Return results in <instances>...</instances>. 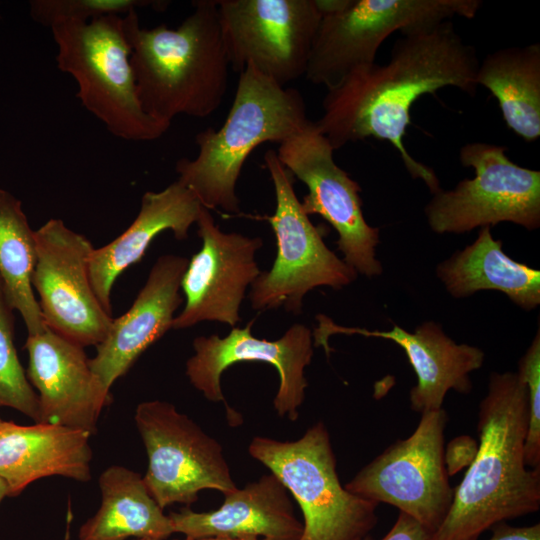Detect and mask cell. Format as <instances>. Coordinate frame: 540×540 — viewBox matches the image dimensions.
<instances>
[{
    "label": "cell",
    "mask_w": 540,
    "mask_h": 540,
    "mask_svg": "<svg viewBox=\"0 0 540 540\" xmlns=\"http://www.w3.org/2000/svg\"><path fill=\"white\" fill-rule=\"evenodd\" d=\"M32 287L48 329L82 347L106 338L113 316L95 295L89 276V239L52 218L35 230Z\"/></svg>",
    "instance_id": "obj_14"
},
{
    "label": "cell",
    "mask_w": 540,
    "mask_h": 540,
    "mask_svg": "<svg viewBox=\"0 0 540 540\" xmlns=\"http://www.w3.org/2000/svg\"><path fill=\"white\" fill-rule=\"evenodd\" d=\"M6 496H8L7 487L5 483L2 481V479L0 478V503Z\"/></svg>",
    "instance_id": "obj_33"
},
{
    "label": "cell",
    "mask_w": 540,
    "mask_h": 540,
    "mask_svg": "<svg viewBox=\"0 0 540 540\" xmlns=\"http://www.w3.org/2000/svg\"><path fill=\"white\" fill-rule=\"evenodd\" d=\"M310 120L301 93L286 88L248 65L239 73L233 104L219 130L197 133L194 159L181 158L178 181L191 190L206 209L240 212L236 184L251 152L265 142L281 143Z\"/></svg>",
    "instance_id": "obj_4"
},
{
    "label": "cell",
    "mask_w": 540,
    "mask_h": 540,
    "mask_svg": "<svg viewBox=\"0 0 540 540\" xmlns=\"http://www.w3.org/2000/svg\"><path fill=\"white\" fill-rule=\"evenodd\" d=\"M90 434L63 425L0 423V478L8 496L19 495L44 477L62 476L80 482L91 478Z\"/></svg>",
    "instance_id": "obj_22"
},
{
    "label": "cell",
    "mask_w": 540,
    "mask_h": 540,
    "mask_svg": "<svg viewBox=\"0 0 540 540\" xmlns=\"http://www.w3.org/2000/svg\"><path fill=\"white\" fill-rule=\"evenodd\" d=\"M248 452L282 482L298 503L303 513L299 540H360L377 524L378 504L341 485L323 422L315 423L295 441L256 436Z\"/></svg>",
    "instance_id": "obj_6"
},
{
    "label": "cell",
    "mask_w": 540,
    "mask_h": 540,
    "mask_svg": "<svg viewBox=\"0 0 540 540\" xmlns=\"http://www.w3.org/2000/svg\"><path fill=\"white\" fill-rule=\"evenodd\" d=\"M525 382L529 394V421L524 445L525 464L540 467V331L518 362L516 371Z\"/></svg>",
    "instance_id": "obj_29"
},
{
    "label": "cell",
    "mask_w": 540,
    "mask_h": 540,
    "mask_svg": "<svg viewBox=\"0 0 540 540\" xmlns=\"http://www.w3.org/2000/svg\"><path fill=\"white\" fill-rule=\"evenodd\" d=\"M401 34L385 64L359 68L327 89L315 124L334 150L368 137L389 142L412 178L435 194L442 189L435 172L414 159L403 142L412 105L444 87L473 96L480 60L451 20Z\"/></svg>",
    "instance_id": "obj_1"
},
{
    "label": "cell",
    "mask_w": 540,
    "mask_h": 540,
    "mask_svg": "<svg viewBox=\"0 0 540 540\" xmlns=\"http://www.w3.org/2000/svg\"><path fill=\"white\" fill-rule=\"evenodd\" d=\"M196 224L202 247L192 256L182 277L185 305L174 317L172 329L203 321L234 327L241 321L239 311L246 290L261 273L255 255L263 240L221 231L205 207Z\"/></svg>",
    "instance_id": "obj_16"
},
{
    "label": "cell",
    "mask_w": 540,
    "mask_h": 540,
    "mask_svg": "<svg viewBox=\"0 0 540 540\" xmlns=\"http://www.w3.org/2000/svg\"><path fill=\"white\" fill-rule=\"evenodd\" d=\"M264 161L276 197L275 212L266 219L275 234L277 254L272 268L261 271L252 283L249 298L257 311L283 307L300 314L309 291L320 286L340 289L351 284L357 272L326 246L322 230L302 210L293 175L276 151H266Z\"/></svg>",
    "instance_id": "obj_8"
},
{
    "label": "cell",
    "mask_w": 540,
    "mask_h": 540,
    "mask_svg": "<svg viewBox=\"0 0 540 540\" xmlns=\"http://www.w3.org/2000/svg\"><path fill=\"white\" fill-rule=\"evenodd\" d=\"M134 540H160V539H154V538H140V539H134Z\"/></svg>",
    "instance_id": "obj_34"
},
{
    "label": "cell",
    "mask_w": 540,
    "mask_h": 540,
    "mask_svg": "<svg viewBox=\"0 0 540 540\" xmlns=\"http://www.w3.org/2000/svg\"><path fill=\"white\" fill-rule=\"evenodd\" d=\"M202 207L194 193L178 180L161 191H147L130 226L110 243L93 249L89 261L90 281L109 314L112 315L111 291L117 278L141 261L161 232L169 230L177 240L187 239Z\"/></svg>",
    "instance_id": "obj_21"
},
{
    "label": "cell",
    "mask_w": 540,
    "mask_h": 540,
    "mask_svg": "<svg viewBox=\"0 0 540 540\" xmlns=\"http://www.w3.org/2000/svg\"><path fill=\"white\" fill-rule=\"evenodd\" d=\"M447 419L443 408L422 413L409 437L387 447L345 489L377 504L397 507L432 534L446 517L454 494L445 467Z\"/></svg>",
    "instance_id": "obj_10"
},
{
    "label": "cell",
    "mask_w": 540,
    "mask_h": 540,
    "mask_svg": "<svg viewBox=\"0 0 540 540\" xmlns=\"http://www.w3.org/2000/svg\"><path fill=\"white\" fill-rule=\"evenodd\" d=\"M172 540H265V539H260V538H227V537H202V538L184 537L182 539H172Z\"/></svg>",
    "instance_id": "obj_32"
},
{
    "label": "cell",
    "mask_w": 540,
    "mask_h": 540,
    "mask_svg": "<svg viewBox=\"0 0 540 540\" xmlns=\"http://www.w3.org/2000/svg\"><path fill=\"white\" fill-rule=\"evenodd\" d=\"M35 260V230L29 225L21 201L0 188V278L28 335L47 329L31 283Z\"/></svg>",
    "instance_id": "obj_26"
},
{
    "label": "cell",
    "mask_w": 540,
    "mask_h": 540,
    "mask_svg": "<svg viewBox=\"0 0 540 540\" xmlns=\"http://www.w3.org/2000/svg\"><path fill=\"white\" fill-rule=\"evenodd\" d=\"M134 419L148 458L143 481L163 510L190 507L201 490L224 495L237 488L220 443L173 404L144 401Z\"/></svg>",
    "instance_id": "obj_11"
},
{
    "label": "cell",
    "mask_w": 540,
    "mask_h": 540,
    "mask_svg": "<svg viewBox=\"0 0 540 540\" xmlns=\"http://www.w3.org/2000/svg\"><path fill=\"white\" fill-rule=\"evenodd\" d=\"M360 540H372V538L368 535V536H366V537H364V538H362Z\"/></svg>",
    "instance_id": "obj_35"
},
{
    "label": "cell",
    "mask_w": 540,
    "mask_h": 540,
    "mask_svg": "<svg viewBox=\"0 0 540 540\" xmlns=\"http://www.w3.org/2000/svg\"><path fill=\"white\" fill-rule=\"evenodd\" d=\"M3 420L0 418V423L2 422Z\"/></svg>",
    "instance_id": "obj_36"
},
{
    "label": "cell",
    "mask_w": 540,
    "mask_h": 540,
    "mask_svg": "<svg viewBox=\"0 0 540 540\" xmlns=\"http://www.w3.org/2000/svg\"><path fill=\"white\" fill-rule=\"evenodd\" d=\"M101 504L79 529V540H165L171 521L150 495L143 477L123 466L105 469L98 480Z\"/></svg>",
    "instance_id": "obj_24"
},
{
    "label": "cell",
    "mask_w": 540,
    "mask_h": 540,
    "mask_svg": "<svg viewBox=\"0 0 540 540\" xmlns=\"http://www.w3.org/2000/svg\"><path fill=\"white\" fill-rule=\"evenodd\" d=\"M430 535L418 521L399 512L396 522L381 540H429Z\"/></svg>",
    "instance_id": "obj_30"
},
{
    "label": "cell",
    "mask_w": 540,
    "mask_h": 540,
    "mask_svg": "<svg viewBox=\"0 0 540 540\" xmlns=\"http://www.w3.org/2000/svg\"><path fill=\"white\" fill-rule=\"evenodd\" d=\"M165 1L151 0H31V18L48 28L64 22H89L104 16L126 15L141 7L164 8Z\"/></svg>",
    "instance_id": "obj_28"
},
{
    "label": "cell",
    "mask_w": 540,
    "mask_h": 540,
    "mask_svg": "<svg viewBox=\"0 0 540 540\" xmlns=\"http://www.w3.org/2000/svg\"><path fill=\"white\" fill-rule=\"evenodd\" d=\"M58 69L78 85L82 106L107 131L127 141H153L170 123L148 115L139 101L123 16L64 22L51 28Z\"/></svg>",
    "instance_id": "obj_5"
},
{
    "label": "cell",
    "mask_w": 540,
    "mask_h": 540,
    "mask_svg": "<svg viewBox=\"0 0 540 540\" xmlns=\"http://www.w3.org/2000/svg\"><path fill=\"white\" fill-rule=\"evenodd\" d=\"M476 83L497 99L505 124L523 140L540 137V44L508 47L487 54Z\"/></svg>",
    "instance_id": "obj_25"
},
{
    "label": "cell",
    "mask_w": 540,
    "mask_h": 540,
    "mask_svg": "<svg viewBox=\"0 0 540 540\" xmlns=\"http://www.w3.org/2000/svg\"><path fill=\"white\" fill-rule=\"evenodd\" d=\"M317 320L319 327L314 333V345H322L327 354L330 352L327 340L332 334L378 337L399 345L417 377V383L409 393L410 405L421 414L442 409L449 390L470 393L469 375L482 367L485 358L480 348L456 343L433 321H426L409 332L397 325L390 330L343 327L322 315L317 316Z\"/></svg>",
    "instance_id": "obj_18"
},
{
    "label": "cell",
    "mask_w": 540,
    "mask_h": 540,
    "mask_svg": "<svg viewBox=\"0 0 540 540\" xmlns=\"http://www.w3.org/2000/svg\"><path fill=\"white\" fill-rule=\"evenodd\" d=\"M27 378L38 393L41 422L92 435L112 396L93 372L84 347L50 329L28 335Z\"/></svg>",
    "instance_id": "obj_17"
},
{
    "label": "cell",
    "mask_w": 540,
    "mask_h": 540,
    "mask_svg": "<svg viewBox=\"0 0 540 540\" xmlns=\"http://www.w3.org/2000/svg\"><path fill=\"white\" fill-rule=\"evenodd\" d=\"M14 321V308L0 278V407L15 409L41 423L38 395L17 355Z\"/></svg>",
    "instance_id": "obj_27"
},
{
    "label": "cell",
    "mask_w": 540,
    "mask_h": 540,
    "mask_svg": "<svg viewBox=\"0 0 540 540\" xmlns=\"http://www.w3.org/2000/svg\"><path fill=\"white\" fill-rule=\"evenodd\" d=\"M253 322L244 328L233 327L223 338L216 334L196 337L194 354L186 362V376L207 400L225 403L221 376L228 367L245 361L270 364L280 378L274 409L278 416L296 421L308 386L305 368L314 353L312 333L297 323L277 340L259 339L251 333Z\"/></svg>",
    "instance_id": "obj_15"
},
{
    "label": "cell",
    "mask_w": 540,
    "mask_h": 540,
    "mask_svg": "<svg viewBox=\"0 0 540 540\" xmlns=\"http://www.w3.org/2000/svg\"><path fill=\"white\" fill-rule=\"evenodd\" d=\"M491 227L480 228L475 241L438 264L437 277L447 292L464 298L481 290H497L521 309L540 304V271L510 258Z\"/></svg>",
    "instance_id": "obj_23"
},
{
    "label": "cell",
    "mask_w": 540,
    "mask_h": 540,
    "mask_svg": "<svg viewBox=\"0 0 540 540\" xmlns=\"http://www.w3.org/2000/svg\"><path fill=\"white\" fill-rule=\"evenodd\" d=\"M168 517L173 532L189 538L299 540L303 532L290 493L273 473L224 494L218 509L196 512L185 506Z\"/></svg>",
    "instance_id": "obj_20"
},
{
    "label": "cell",
    "mask_w": 540,
    "mask_h": 540,
    "mask_svg": "<svg viewBox=\"0 0 540 540\" xmlns=\"http://www.w3.org/2000/svg\"><path fill=\"white\" fill-rule=\"evenodd\" d=\"M492 535L488 540H540V524L516 527L500 522L490 528Z\"/></svg>",
    "instance_id": "obj_31"
},
{
    "label": "cell",
    "mask_w": 540,
    "mask_h": 540,
    "mask_svg": "<svg viewBox=\"0 0 540 540\" xmlns=\"http://www.w3.org/2000/svg\"><path fill=\"white\" fill-rule=\"evenodd\" d=\"M507 150L484 142L460 149V162L473 168L474 177L432 194L424 208L432 231L461 234L500 222L527 230L540 227V171L514 163Z\"/></svg>",
    "instance_id": "obj_9"
},
{
    "label": "cell",
    "mask_w": 540,
    "mask_h": 540,
    "mask_svg": "<svg viewBox=\"0 0 540 540\" xmlns=\"http://www.w3.org/2000/svg\"><path fill=\"white\" fill-rule=\"evenodd\" d=\"M528 389L517 372H492L479 404L480 443L449 511L429 540H478L492 526L540 508V467L525 464Z\"/></svg>",
    "instance_id": "obj_2"
},
{
    "label": "cell",
    "mask_w": 540,
    "mask_h": 540,
    "mask_svg": "<svg viewBox=\"0 0 540 540\" xmlns=\"http://www.w3.org/2000/svg\"><path fill=\"white\" fill-rule=\"evenodd\" d=\"M176 28L140 26L137 10L123 16L143 110L170 123L179 115L206 118L224 100L230 68L216 0H196Z\"/></svg>",
    "instance_id": "obj_3"
},
{
    "label": "cell",
    "mask_w": 540,
    "mask_h": 540,
    "mask_svg": "<svg viewBox=\"0 0 540 540\" xmlns=\"http://www.w3.org/2000/svg\"><path fill=\"white\" fill-rule=\"evenodd\" d=\"M188 262L174 254L160 256L131 307L113 318L106 338L90 359L93 372L108 389L149 346L172 329L174 314L183 302L180 289Z\"/></svg>",
    "instance_id": "obj_19"
},
{
    "label": "cell",
    "mask_w": 540,
    "mask_h": 540,
    "mask_svg": "<svg viewBox=\"0 0 540 540\" xmlns=\"http://www.w3.org/2000/svg\"><path fill=\"white\" fill-rule=\"evenodd\" d=\"M334 151L315 122L309 121L281 142L276 154L282 165L308 188L300 202L302 210L308 216L320 215L337 231L336 244L345 263L357 274L379 276L383 271L376 258L379 229L366 222L361 187L335 163Z\"/></svg>",
    "instance_id": "obj_13"
},
{
    "label": "cell",
    "mask_w": 540,
    "mask_h": 540,
    "mask_svg": "<svg viewBox=\"0 0 540 540\" xmlns=\"http://www.w3.org/2000/svg\"><path fill=\"white\" fill-rule=\"evenodd\" d=\"M322 13L305 77L327 89L376 63L379 47L395 31L454 17L472 19L480 0H317Z\"/></svg>",
    "instance_id": "obj_7"
},
{
    "label": "cell",
    "mask_w": 540,
    "mask_h": 540,
    "mask_svg": "<svg viewBox=\"0 0 540 540\" xmlns=\"http://www.w3.org/2000/svg\"><path fill=\"white\" fill-rule=\"evenodd\" d=\"M230 67L285 87L305 76L322 13L317 0H216Z\"/></svg>",
    "instance_id": "obj_12"
}]
</instances>
